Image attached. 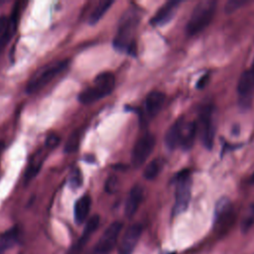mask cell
I'll return each mask as SVG.
<instances>
[{"label": "cell", "instance_id": "cell-10", "mask_svg": "<svg viewBox=\"0 0 254 254\" xmlns=\"http://www.w3.org/2000/svg\"><path fill=\"white\" fill-rule=\"evenodd\" d=\"M100 218L98 215H93L91 216L87 222L84 225L83 231L80 235V237L77 239V241L70 247V249L68 250L67 254H79L81 252V250L85 247V245L87 244L89 238L91 237V235L94 233V231L97 229L98 224H99Z\"/></svg>", "mask_w": 254, "mask_h": 254}, {"label": "cell", "instance_id": "cell-9", "mask_svg": "<svg viewBox=\"0 0 254 254\" xmlns=\"http://www.w3.org/2000/svg\"><path fill=\"white\" fill-rule=\"evenodd\" d=\"M142 234V226L139 223L130 225L123 234L118 247L119 254H132Z\"/></svg>", "mask_w": 254, "mask_h": 254}, {"label": "cell", "instance_id": "cell-23", "mask_svg": "<svg viewBox=\"0 0 254 254\" xmlns=\"http://www.w3.org/2000/svg\"><path fill=\"white\" fill-rule=\"evenodd\" d=\"M81 129H77L75 131H73L70 136L68 137V139L66 140V143L64 145V152L65 153H72L75 152L79 146L80 143V139H81Z\"/></svg>", "mask_w": 254, "mask_h": 254}, {"label": "cell", "instance_id": "cell-24", "mask_svg": "<svg viewBox=\"0 0 254 254\" xmlns=\"http://www.w3.org/2000/svg\"><path fill=\"white\" fill-rule=\"evenodd\" d=\"M42 161H43V159L39 158V154H36L35 158L31 159L30 164H29V166L27 168V171H26V174H25L26 182L30 181L31 179H33L38 174V172H39V170L42 166Z\"/></svg>", "mask_w": 254, "mask_h": 254}, {"label": "cell", "instance_id": "cell-25", "mask_svg": "<svg viewBox=\"0 0 254 254\" xmlns=\"http://www.w3.org/2000/svg\"><path fill=\"white\" fill-rule=\"evenodd\" d=\"M254 223V204H252L247 210L241 221V229L243 232H247Z\"/></svg>", "mask_w": 254, "mask_h": 254}, {"label": "cell", "instance_id": "cell-29", "mask_svg": "<svg viewBox=\"0 0 254 254\" xmlns=\"http://www.w3.org/2000/svg\"><path fill=\"white\" fill-rule=\"evenodd\" d=\"M206 81H207V75H204L203 77H201V78L198 80L197 86H198L199 88H202V87L204 86V84L206 83Z\"/></svg>", "mask_w": 254, "mask_h": 254}, {"label": "cell", "instance_id": "cell-1", "mask_svg": "<svg viewBox=\"0 0 254 254\" xmlns=\"http://www.w3.org/2000/svg\"><path fill=\"white\" fill-rule=\"evenodd\" d=\"M139 24V15L133 9H128L121 17L113 45L116 50L132 53L135 49L133 37Z\"/></svg>", "mask_w": 254, "mask_h": 254}, {"label": "cell", "instance_id": "cell-27", "mask_svg": "<svg viewBox=\"0 0 254 254\" xmlns=\"http://www.w3.org/2000/svg\"><path fill=\"white\" fill-rule=\"evenodd\" d=\"M245 3H246V1H244V0H229L225 5V12L227 14L232 13L235 10H237L239 7L244 5Z\"/></svg>", "mask_w": 254, "mask_h": 254}, {"label": "cell", "instance_id": "cell-30", "mask_svg": "<svg viewBox=\"0 0 254 254\" xmlns=\"http://www.w3.org/2000/svg\"><path fill=\"white\" fill-rule=\"evenodd\" d=\"M249 183H250V184H254V173L251 175V177H250V179H249Z\"/></svg>", "mask_w": 254, "mask_h": 254}, {"label": "cell", "instance_id": "cell-15", "mask_svg": "<svg viewBox=\"0 0 254 254\" xmlns=\"http://www.w3.org/2000/svg\"><path fill=\"white\" fill-rule=\"evenodd\" d=\"M184 120H177L167 131L165 135V144L170 150H174L181 144Z\"/></svg>", "mask_w": 254, "mask_h": 254}, {"label": "cell", "instance_id": "cell-21", "mask_svg": "<svg viewBox=\"0 0 254 254\" xmlns=\"http://www.w3.org/2000/svg\"><path fill=\"white\" fill-rule=\"evenodd\" d=\"M18 231L16 228L10 229L3 233L0 237V254H4V252L11 248L17 241Z\"/></svg>", "mask_w": 254, "mask_h": 254}, {"label": "cell", "instance_id": "cell-12", "mask_svg": "<svg viewBox=\"0 0 254 254\" xmlns=\"http://www.w3.org/2000/svg\"><path fill=\"white\" fill-rule=\"evenodd\" d=\"M143 194H144V190L140 185H135L130 190L126 199V203H125V215L128 218L132 217L136 213L143 199Z\"/></svg>", "mask_w": 254, "mask_h": 254}, {"label": "cell", "instance_id": "cell-17", "mask_svg": "<svg viewBox=\"0 0 254 254\" xmlns=\"http://www.w3.org/2000/svg\"><path fill=\"white\" fill-rule=\"evenodd\" d=\"M196 133H197V125L194 121H190L188 123L184 122L180 146L184 150L190 149L193 145Z\"/></svg>", "mask_w": 254, "mask_h": 254}, {"label": "cell", "instance_id": "cell-13", "mask_svg": "<svg viewBox=\"0 0 254 254\" xmlns=\"http://www.w3.org/2000/svg\"><path fill=\"white\" fill-rule=\"evenodd\" d=\"M166 96L163 92L154 90L148 93L145 99V110L149 117L156 116L162 109Z\"/></svg>", "mask_w": 254, "mask_h": 254}, {"label": "cell", "instance_id": "cell-6", "mask_svg": "<svg viewBox=\"0 0 254 254\" xmlns=\"http://www.w3.org/2000/svg\"><path fill=\"white\" fill-rule=\"evenodd\" d=\"M155 144H156V139L154 135L150 133L143 135L137 140V142L133 147L132 155H131L132 165L135 168L141 167L146 162V160L149 158V156L153 152Z\"/></svg>", "mask_w": 254, "mask_h": 254}, {"label": "cell", "instance_id": "cell-20", "mask_svg": "<svg viewBox=\"0 0 254 254\" xmlns=\"http://www.w3.org/2000/svg\"><path fill=\"white\" fill-rule=\"evenodd\" d=\"M231 210V202L226 197H221L215 204L214 208V221H221Z\"/></svg>", "mask_w": 254, "mask_h": 254}, {"label": "cell", "instance_id": "cell-22", "mask_svg": "<svg viewBox=\"0 0 254 254\" xmlns=\"http://www.w3.org/2000/svg\"><path fill=\"white\" fill-rule=\"evenodd\" d=\"M163 168V163L160 159H155L153 161H151L144 169L143 172V176L146 180H154L155 178L158 177V175L160 174L161 170Z\"/></svg>", "mask_w": 254, "mask_h": 254}, {"label": "cell", "instance_id": "cell-28", "mask_svg": "<svg viewBox=\"0 0 254 254\" xmlns=\"http://www.w3.org/2000/svg\"><path fill=\"white\" fill-rule=\"evenodd\" d=\"M59 141H60V139L57 135H51L46 140V146L50 149H53L54 147H56L58 145Z\"/></svg>", "mask_w": 254, "mask_h": 254}, {"label": "cell", "instance_id": "cell-4", "mask_svg": "<svg viewBox=\"0 0 254 254\" xmlns=\"http://www.w3.org/2000/svg\"><path fill=\"white\" fill-rule=\"evenodd\" d=\"M68 65V61H61L56 64H48L41 70L35 73V75L29 80L26 86L28 93H34L42 89L48 83H50L54 78H56L60 73H62Z\"/></svg>", "mask_w": 254, "mask_h": 254}, {"label": "cell", "instance_id": "cell-19", "mask_svg": "<svg viewBox=\"0 0 254 254\" xmlns=\"http://www.w3.org/2000/svg\"><path fill=\"white\" fill-rule=\"evenodd\" d=\"M114 3V1L112 0H104L101 1L97 4V6L94 8V10L91 12L89 19H88V23L90 25H95L102 17L103 15L107 12V10L110 8V6Z\"/></svg>", "mask_w": 254, "mask_h": 254}, {"label": "cell", "instance_id": "cell-5", "mask_svg": "<svg viewBox=\"0 0 254 254\" xmlns=\"http://www.w3.org/2000/svg\"><path fill=\"white\" fill-rule=\"evenodd\" d=\"M191 179L190 172L184 170L176 177V193L174 214H180L188 208L191 195Z\"/></svg>", "mask_w": 254, "mask_h": 254}, {"label": "cell", "instance_id": "cell-3", "mask_svg": "<svg viewBox=\"0 0 254 254\" xmlns=\"http://www.w3.org/2000/svg\"><path fill=\"white\" fill-rule=\"evenodd\" d=\"M215 8L216 2L213 0H203L198 2L192 10L187 24V34L189 36H193L207 27L213 18Z\"/></svg>", "mask_w": 254, "mask_h": 254}, {"label": "cell", "instance_id": "cell-26", "mask_svg": "<svg viewBox=\"0 0 254 254\" xmlns=\"http://www.w3.org/2000/svg\"><path fill=\"white\" fill-rule=\"evenodd\" d=\"M68 182H69V186L72 189H76V188H78L81 185L82 177H81V173H80V171L78 169H74L73 170V172L69 176Z\"/></svg>", "mask_w": 254, "mask_h": 254}, {"label": "cell", "instance_id": "cell-16", "mask_svg": "<svg viewBox=\"0 0 254 254\" xmlns=\"http://www.w3.org/2000/svg\"><path fill=\"white\" fill-rule=\"evenodd\" d=\"M90 205H91V199H90V196L87 194L80 196L75 201L73 213H74V220L76 221V223L80 224L86 219L90 210Z\"/></svg>", "mask_w": 254, "mask_h": 254}, {"label": "cell", "instance_id": "cell-14", "mask_svg": "<svg viewBox=\"0 0 254 254\" xmlns=\"http://www.w3.org/2000/svg\"><path fill=\"white\" fill-rule=\"evenodd\" d=\"M253 90H254V76L251 73L250 69H248L241 73L237 83V91L241 101L243 102L248 101V98L251 96Z\"/></svg>", "mask_w": 254, "mask_h": 254}, {"label": "cell", "instance_id": "cell-8", "mask_svg": "<svg viewBox=\"0 0 254 254\" xmlns=\"http://www.w3.org/2000/svg\"><path fill=\"white\" fill-rule=\"evenodd\" d=\"M199 132L204 147L211 149L215 135V129L212 122L211 105H205L199 111Z\"/></svg>", "mask_w": 254, "mask_h": 254}, {"label": "cell", "instance_id": "cell-18", "mask_svg": "<svg viewBox=\"0 0 254 254\" xmlns=\"http://www.w3.org/2000/svg\"><path fill=\"white\" fill-rule=\"evenodd\" d=\"M15 30L14 18L9 19L5 16H0V48L6 45Z\"/></svg>", "mask_w": 254, "mask_h": 254}, {"label": "cell", "instance_id": "cell-2", "mask_svg": "<svg viewBox=\"0 0 254 254\" xmlns=\"http://www.w3.org/2000/svg\"><path fill=\"white\" fill-rule=\"evenodd\" d=\"M114 85L115 77L113 73L108 71L101 72L94 78L91 86L82 90L78 94V100L82 104L93 103L111 93Z\"/></svg>", "mask_w": 254, "mask_h": 254}, {"label": "cell", "instance_id": "cell-11", "mask_svg": "<svg viewBox=\"0 0 254 254\" xmlns=\"http://www.w3.org/2000/svg\"><path fill=\"white\" fill-rule=\"evenodd\" d=\"M181 4V1L178 0H172L166 2L153 16L151 19V24L155 26H163L169 23L174 16L176 15V12Z\"/></svg>", "mask_w": 254, "mask_h": 254}, {"label": "cell", "instance_id": "cell-7", "mask_svg": "<svg viewBox=\"0 0 254 254\" xmlns=\"http://www.w3.org/2000/svg\"><path fill=\"white\" fill-rule=\"evenodd\" d=\"M122 229V223L120 221L112 222L102 233L101 237L97 241L94 247L95 254H109L117 243L118 236Z\"/></svg>", "mask_w": 254, "mask_h": 254}]
</instances>
